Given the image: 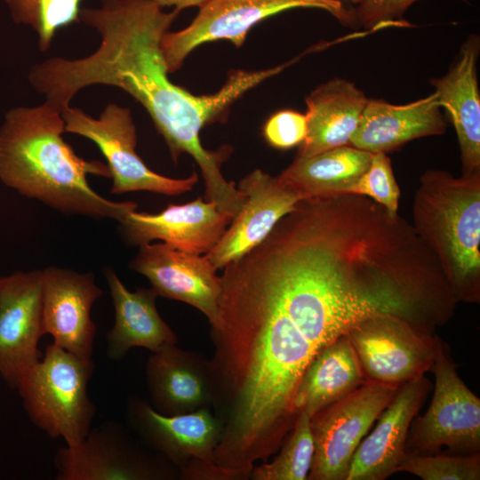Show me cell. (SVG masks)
Here are the masks:
<instances>
[{"label":"cell","instance_id":"obj_1","mask_svg":"<svg viewBox=\"0 0 480 480\" xmlns=\"http://www.w3.org/2000/svg\"><path fill=\"white\" fill-rule=\"evenodd\" d=\"M278 226L325 346L375 314L430 334L452 316L458 301L434 253L372 199L300 200Z\"/></svg>","mask_w":480,"mask_h":480},{"label":"cell","instance_id":"obj_2","mask_svg":"<svg viewBox=\"0 0 480 480\" xmlns=\"http://www.w3.org/2000/svg\"><path fill=\"white\" fill-rule=\"evenodd\" d=\"M179 12H165L152 0H102L99 8H82L80 20L100 36L97 50L82 59L45 60L31 68L29 81L60 111L86 86L105 84L125 91L145 108L175 163L184 153L194 158L204 181V200L234 217L245 196L221 172L232 148L205 149L200 132L223 117L240 96L285 65L235 70L217 92L192 94L169 79L161 48L162 38Z\"/></svg>","mask_w":480,"mask_h":480},{"label":"cell","instance_id":"obj_3","mask_svg":"<svg viewBox=\"0 0 480 480\" xmlns=\"http://www.w3.org/2000/svg\"><path fill=\"white\" fill-rule=\"evenodd\" d=\"M65 122L56 106L44 101L11 109L0 129V179L21 195L67 214L118 222L133 202H114L96 193L88 174L110 177L107 164L78 156L62 138Z\"/></svg>","mask_w":480,"mask_h":480},{"label":"cell","instance_id":"obj_4","mask_svg":"<svg viewBox=\"0 0 480 480\" xmlns=\"http://www.w3.org/2000/svg\"><path fill=\"white\" fill-rule=\"evenodd\" d=\"M413 228L434 253L457 301L480 300V173L429 170L412 203Z\"/></svg>","mask_w":480,"mask_h":480},{"label":"cell","instance_id":"obj_5","mask_svg":"<svg viewBox=\"0 0 480 480\" xmlns=\"http://www.w3.org/2000/svg\"><path fill=\"white\" fill-rule=\"evenodd\" d=\"M92 360L82 359L54 343L19 380L16 388L30 420L67 446L79 444L91 430L96 406L88 395Z\"/></svg>","mask_w":480,"mask_h":480},{"label":"cell","instance_id":"obj_6","mask_svg":"<svg viewBox=\"0 0 480 480\" xmlns=\"http://www.w3.org/2000/svg\"><path fill=\"white\" fill-rule=\"evenodd\" d=\"M431 370L432 400L426 412L411 424L407 452L437 453L443 447L454 454L479 452L480 399L461 380L449 346L436 334Z\"/></svg>","mask_w":480,"mask_h":480},{"label":"cell","instance_id":"obj_7","mask_svg":"<svg viewBox=\"0 0 480 480\" xmlns=\"http://www.w3.org/2000/svg\"><path fill=\"white\" fill-rule=\"evenodd\" d=\"M65 132L93 141L105 156L113 180L112 194L150 191L180 195L193 189L199 180L196 172L184 179H173L149 169L135 151L136 129L131 111L109 103L93 118L83 110L68 106L61 110Z\"/></svg>","mask_w":480,"mask_h":480},{"label":"cell","instance_id":"obj_8","mask_svg":"<svg viewBox=\"0 0 480 480\" xmlns=\"http://www.w3.org/2000/svg\"><path fill=\"white\" fill-rule=\"evenodd\" d=\"M400 386L365 380L310 417L314 455L309 480H346L354 453Z\"/></svg>","mask_w":480,"mask_h":480},{"label":"cell","instance_id":"obj_9","mask_svg":"<svg viewBox=\"0 0 480 480\" xmlns=\"http://www.w3.org/2000/svg\"><path fill=\"white\" fill-rule=\"evenodd\" d=\"M294 8L323 9L341 20L351 18L340 0H208L188 27L164 35L161 48L169 73L181 68L199 45L228 40L240 47L254 25Z\"/></svg>","mask_w":480,"mask_h":480},{"label":"cell","instance_id":"obj_10","mask_svg":"<svg viewBox=\"0 0 480 480\" xmlns=\"http://www.w3.org/2000/svg\"><path fill=\"white\" fill-rule=\"evenodd\" d=\"M58 480H170L180 470L161 454L137 444L121 427L108 423L91 428L76 446L58 449Z\"/></svg>","mask_w":480,"mask_h":480},{"label":"cell","instance_id":"obj_11","mask_svg":"<svg viewBox=\"0 0 480 480\" xmlns=\"http://www.w3.org/2000/svg\"><path fill=\"white\" fill-rule=\"evenodd\" d=\"M345 335L367 380L401 386L431 370L436 333L425 332L401 317L375 314Z\"/></svg>","mask_w":480,"mask_h":480},{"label":"cell","instance_id":"obj_12","mask_svg":"<svg viewBox=\"0 0 480 480\" xmlns=\"http://www.w3.org/2000/svg\"><path fill=\"white\" fill-rule=\"evenodd\" d=\"M211 407L164 415L137 396L128 398L126 417L142 442L179 468L180 474L216 464L215 449L222 426Z\"/></svg>","mask_w":480,"mask_h":480},{"label":"cell","instance_id":"obj_13","mask_svg":"<svg viewBox=\"0 0 480 480\" xmlns=\"http://www.w3.org/2000/svg\"><path fill=\"white\" fill-rule=\"evenodd\" d=\"M41 270L0 279V376L12 388L43 356Z\"/></svg>","mask_w":480,"mask_h":480},{"label":"cell","instance_id":"obj_14","mask_svg":"<svg viewBox=\"0 0 480 480\" xmlns=\"http://www.w3.org/2000/svg\"><path fill=\"white\" fill-rule=\"evenodd\" d=\"M42 332L57 346L92 360L96 325L91 317L93 303L103 292L92 273L51 267L41 270Z\"/></svg>","mask_w":480,"mask_h":480},{"label":"cell","instance_id":"obj_15","mask_svg":"<svg viewBox=\"0 0 480 480\" xmlns=\"http://www.w3.org/2000/svg\"><path fill=\"white\" fill-rule=\"evenodd\" d=\"M237 189L245 195L244 203L217 244L205 253L216 270L223 269L261 243L301 200L279 176L260 169L244 176Z\"/></svg>","mask_w":480,"mask_h":480},{"label":"cell","instance_id":"obj_16","mask_svg":"<svg viewBox=\"0 0 480 480\" xmlns=\"http://www.w3.org/2000/svg\"><path fill=\"white\" fill-rule=\"evenodd\" d=\"M139 247L131 269L145 276L158 296L193 306L214 325L221 280L205 254L183 252L164 242Z\"/></svg>","mask_w":480,"mask_h":480},{"label":"cell","instance_id":"obj_17","mask_svg":"<svg viewBox=\"0 0 480 480\" xmlns=\"http://www.w3.org/2000/svg\"><path fill=\"white\" fill-rule=\"evenodd\" d=\"M232 217L219 210L216 204L202 196L182 204H170L157 213L132 210L119 221L124 239L133 245L153 240L183 252L207 253L219 241Z\"/></svg>","mask_w":480,"mask_h":480},{"label":"cell","instance_id":"obj_18","mask_svg":"<svg viewBox=\"0 0 480 480\" xmlns=\"http://www.w3.org/2000/svg\"><path fill=\"white\" fill-rule=\"evenodd\" d=\"M430 388L431 382L425 375L399 387L374 429L356 448L346 480H384L397 473L407 455L411 424Z\"/></svg>","mask_w":480,"mask_h":480},{"label":"cell","instance_id":"obj_19","mask_svg":"<svg viewBox=\"0 0 480 480\" xmlns=\"http://www.w3.org/2000/svg\"><path fill=\"white\" fill-rule=\"evenodd\" d=\"M145 372L157 412L177 415L211 407L210 361L202 355L167 344L152 352Z\"/></svg>","mask_w":480,"mask_h":480},{"label":"cell","instance_id":"obj_20","mask_svg":"<svg viewBox=\"0 0 480 480\" xmlns=\"http://www.w3.org/2000/svg\"><path fill=\"white\" fill-rule=\"evenodd\" d=\"M479 48L478 36H470L448 72L430 82L440 107L446 110L454 126L462 174L480 173V95L476 73Z\"/></svg>","mask_w":480,"mask_h":480},{"label":"cell","instance_id":"obj_21","mask_svg":"<svg viewBox=\"0 0 480 480\" xmlns=\"http://www.w3.org/2000/svg\"><path fill=\"white\" fill-rule=\"evenodd\" d=\"M440 108L435 92L403 105L368 100L348 145L386 154L408 141L443 134L446 122Z\"/></svg>","mask_w":480,"mask_h":480},{"label":"cell","instance_id":"obj_22","mask_svg":"<svg viewBox=\"0 0 480 480\" xmlns=\"http://www.w3.org/2000/svg\"><path fill=\"white\" fill-rule=\"evenodd\" d=\"M105 276L115 308V323L106 335L110 359L120 360L137 347L154 352L177 343L175 332L157 312L158 295L152 287L131 292L111 268L105 270Z\"/></svg>","mask_w":480,"mask_h":480},{"label":"cell","instance_id":"obj_23","mask_svg":"<svg viewBox=\"0 0 480 480\" xmlns=\"http://www.w3.org/2000/svg\"><path fill=\"white\" fill-rule=\"evenodd\" d=\"M350 81L334 78L320 84L306 98L307 135L299 156H311L348 145L368 102Z\"/></svg>","mask_w":480,"mask_h":480},{"label":"cell","instance_id":"obj_24","mask_svg":"<svg viewBox=\"0 0 480 480\" xmlns=\"http://www.w3.org/2000/svg\"><path fill=\"white\" fill-rule=\"evenodd\" d=\"M365 377L352 344L342 335L323 348L307 367L297 389L298 413L311 417L360 387Z\"/></svg>","mask_w":480,"mask_h":480},{"label":"cell","instance_id":"obj_25","mask_svg":"<svg viewBox=\"0 0 480 480\" xmlns=\"http://www.w3.org/2000/svg\"><path fill=\"white\" fill-rule=\"evenodd\" d=\"M372 156L349 145L311 156H297L279 178L301 200L341 196L367 170Z\"/></svg>","mask_w":480,"mask_h":480},{"label":"cell","instance_id":"obj_26","mask_svg":"<svg viewBox=\"0 0 480 480\" xmlns=\"http://www.w3.org/2000/svg\"><path fill=\"white\" fill-rule=\"evenodd\" d=\"M314 440L310 416L300 412L293 428L285 437L279 453L269 463L254 467L250 478L253 480H305L311 468Z\"/></svg>","mask_w":480,"mask_h":480},{"label":"cell","instance_id":"obj_27","mask_svg":"<svg viewBox=\"0 0 480 480\" xmlns=\"http://www.w3.org/2000/svg\"><path fill=\"white\" fill-rule=\"evenodd\" d=\"M83 0H5L14 21L31 27L43 52L52 44L56 32L80 20Z\"/></svg>","mask_w":480,"mask_h":480},{"label":"cell","instance_id":"obj_28","mask_svg":"<svg viewBox=\"0 0 480 480\" xmlns=\"http://www.w3.org/2000/svg\"><path fill=\"white\" fill-rule=\"evenodd\" d=\"M397 472H406L423 480H479L480 454L407 452Z\"/></svg>","mask_w":480,"mask_h":480},{"label":"cell","instance_id":"obj_29","mask_svg":"<svg viewBox=\"0 0 480 480\" xmlns=\"http://www.w3.org/2000/svg\"><path fill=\"white\" fill-rule=\"evenodd\" d=\"M344 195L367 196L391 216L398 215L400 188L389 157L385 153L372 154L367 170L347 188Z\"/></svg>","mask_w":480,"mask_h":480},{"label":"cell","instance_id":"obj_30","mask_svg":"<svg viewBox=\"0 0 480 480\" xmlns=\"http://www.w3.org/2000/svg\"><path fill=\"white\" fill-rule=\"evenodd\" d=\"M356 7L351 17L366 30L374 32L387 27H410L404 19L408 8L418 0H352Z\"/></svg>","mask_w":480,"mask_h":480},{"label":"cell","instance_id":"obj_31","mask_svg":"<svg viewBox=\"0 0 480 480\" xmlns=\"http://www.w3.org/2000/svg\"><path fill=\"white\" fill-rule=\"evenodd\" d=\"M263 135L276 148L287 149L301 144L307 135L306 116L293 110L276 112L266 122Z\"/></svg>","mask_w":480,"mask_h":480},{"label":"cell","instance_id":"obj_32","mask_svg":"<svg viewBox=\"0 0 480 480\" xmlns=\"http://www.w3.org/2000/svg\"><path fill=\"white\" fill-rule=\"evenodd\" d=\"M152 1L162 8L166 7V6H174L176 10L180 11L181 9L191 7V6L201 7L208 0H152Z\"/></svg>","mask_w":480,"mask_h":480},{"label":"cell","instance_id":"obj_33","mask_svg":"<svg viewBox=\"0 0 480 480\" xmlns=\"http://www.w3.org/2000/svg\"><path fill=\"white\" fill-rule=\"evenodd\" d=\"M0 279H1V276H0Z\"/></svg>","mask_w":480,"mask_h":480}]
</instances>
